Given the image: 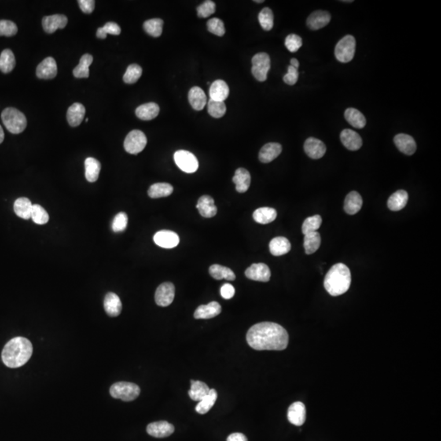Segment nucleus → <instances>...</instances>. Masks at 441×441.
I'll list each match as a JSON object with an SVG mask.
<instances>
[{"label":"nucleus","instance_id":"11","mask_svg":"<svg viewBox=\"0 0 441 441\" xmlns=\"http://www.w3.org/2000/svg\"><path fill=\"white\" fill-rule=\"evenodd\" d=\"M245 276L249 280L268 282L270 279V268L264 263H255L245 270Z\"/></svg>","mask_w":441,"mask_h":441},{"label":"nucleus","instance_id":"42","mask_svg":"<svg viewBox=\"0 0 441 441\" xmlns=\"http://www.w3.org/2000/svg\"><path fill=\"white\" fill-rule=\"evenodd\" d=\"M321 244V235L318 232H310L308 234L305 235L304 248L306 254L310 255L317 252Z\"/></svg>","mask_w":441,"mask_h":441},{"label":"nucleus","instance_id":"34","mask_svg":"<svg viewBox=\"0 0 441 441\" xmlns=\"http://www.w3.org/2000/svg\"><path fill=\"white\" fill-rule=\"evenodd\" d=\"M85 177L89 182H95L98 179L99 174L101 171V163L94 158L89 157L86 159L85 163Z\"/></svg>","mask_w":441,"mask_h":441},{"label":"nucleus","instance_id":"38","mask_svg":"<svg viewBox=\"0 0 441 441\" xmlns=\"http://www.w3.org/2000/svg\"><path fill=\"white\" fill-rule=\"evenodd\" d=\"M209 274L215 280H226L233 281L236 280V275L233 270L230 268L226 266H220V265H212L209 268Z\"/></svg>","mask_w":441,"mask_h":441},{"label":"nucleus","instance_id":"26","mask_svg":"<svg viewBox=\"0 0 441 441\" xmlns=\"http://www.w3.org/2000/svg\"><path fill=\"white\" fill-rule=\"evenodd\" d=\"M270 252L272 255L279 257L288 254L291 250V244L289 240L285 237H276L272 239L269 244Z\"/></svg>","mask_w":441,"mask_h":441},{"label":"nucleus","instance_id":"20","mask_svg":"<svg viewBox=\"0 0 441 441\" xmlns=\"http://www.w3.org/2000/svg\"><path fill=\"white\" fill-rule=\"evenodd\" d=\"M331 15L325 11H317L309 16L306 25L312 30H320L330 23Z\"/></svg>","mask_w":441,"mask_h":441},{"label":"nucleus","instance_id":"23","mask_svg":"<svg viewBox=\"0 0 441 441\" xmlns=\"http://www.w3.org/2000/svg\"><path fill=\"white\" fill-rule=\"evenodd\" d=\"M104 308L106 312L111 317L119 316L122 310V302L117 294L108 292L104 300Z\"/></svg>","mask_w":441,"mask_h":441},{"label":"nucleus","instance_id":"6","mask_svg":"<svg viewBox=\"0 0 441 441\" xmlns=\"http://www.w3.org/2000/svg\"><path fill=\"white\" fill-rule=\"evenodd\" d=\"M355 38L352 35L343 37L335 47V57L342 63L350 62L354 58L355 52Z\"/></svg>","mask_w":441,"mask_h":441},{"label":"nucleus","instance_id":"59","mask_svg":"<svg viewBox=\"0 0 441 441\" xmlns=\"http://www.w3.org/2000/svg\"><path fill=\"white\" fill-rule=\"evenodd\" d=\"M226 441H248V439L244 434L237 432V433H233L229 435Z\"/></svg>","mask_w":441,"mask_h":441},{"label":"nucleus","instance_id":"39","mask_svg":"<svg viewBox=\"0 0 441 441\" xmlns=\"http://www.w3.org/2000/svg\"><path fill=\"white\" fill-rule=\"evenodd\" d=\"M93 57L92 55L85 54L79 60V64L74 69L73 74L75 78L82 79V78H89V67L93 63Z\"/></svg>","mask_w":441,"mask_h":441},{"label":"nucleus","instance_id":"10","mask_svg":"<svg viewBox=\"0 0 441 441\" xmlns=\"http://www.w3.org/2000/svg\"><path fill=\"white\" fill-rule=\"evenodd\" d=\"M174 297L175 287L174 284L170 282L163 283L156 289L155 294V302L158 306L165 307L174 302Z\"/></svg>","mask_w":441,"mask_h":441},{"label":"nucleus","instance_id":"29","mask_svg":"<svg viewBox=\"0 0 441 441\" xmlns=\"http://www.w3.org/2000/svg\"><path fill=\"white\" fill-rule=\"evenodd\" d=\"M188 99L192 108L196 111H202L207 104L205 93L199 87H193L190 90Z\"/></svg>","mask_w":441,"mask_h":441},{"label":"nucleus","instance_id":"45","mask_svg":"<svg viewBox=\"0 0 441 441\" xmlns=\"http://www.w3.org/2000/svg\"><path fill=\"white\" fill-rule=\"evenodd\" d=\"M226 107L224 101H214L209 99L207 101V112L214 118H222L226 114Z\"/></svg>","mask_w":441,"mask_h":441},{"label":"nucleus","instance_id":"58","mask_svg":"<svg viewBox=\"0 0 441 441\" xmlns=\"http://www.w3.org/2000/svg\"><path fill=\"white\" fill-rule=\"evenodd\" d=\"M81 10L83 11L85 13H92L94 10L95 1L93 0H79L78 1Z\"/></svg>","mask_w":441,"mask_h":441},{"label":"nucleus","instance_id":"16","mask_svg":"<svg viewBox=\"0 0 441 441\" xmlns=\"http://www.w3.org/2000/svg\"><path fill=\"white\" fill-rule=\"evenodd\" d=\"M68 19L65 15H52L45 16L42 20L44 30L49 34H53L57 29H64L67 27Z\"/></svg>","mask_w":441,"mask_h":441},{"label":"nucleus","instance_id":"5","mask_svg":"<svg viewBox=\"0 0 441 441\" xmlns=\"http://www.w3.org/2000/svg\"><path fill=\"white\" fill-rule=\"evenodd\" d=\"M111 396L123 401H133L139 396L141 389L135 383L119 382L110 388Z\"/></svg>","mask_w":441,"mask_h":441},{"label":"nucleus","instance_id":"24","mask_svg":"<svg viewBox=\"0 0 441 441\" xmlns=\"http://www.w3.org/2000/svg\"><path fill=\"white\" fill-rule=\"evenodd\" d=\"M282 152V146L280 143L270 142L262 147L259 152V160L262 163H267L273 161Z\"/></svg>","mask_w":441,"mask_h":441},{"label":"nucleus","instance_id":"54","mask_svg":"<svg viewBox=\"0 0 441 441\" xmlns=\"http://www.w3.org/2000/svg\"><path fill=\"white\" fill-rule=\"evenodd\" d=\"M285 46L291 53H296L302 46V39L297 34H289L285 38Z\"/></svg>","mask_w":441,"mask_h":441},{"label":"nucleus","instance_id":"61","mask_svg":"<svg viewBox=\"0 0 441 441\" xmlns=\"http://www.w3.org/2000/svg\"><path fill=\"white\" fill-rule=\"evenodd\" d=\"M290 64V66H292L294 68L298 69L299 67V61L296 58L291 59Z\"/></svg>","mask_w":441,"mask_h":441},{"label":"nucleus","instance_id":"18","mask_svg":"<svg viewBox=\"0 0 441 441\" xmlns=\"http://www.w3.org/2000/svg\"><path fill=\"white\" fill-rule=\"evenodd\" d=\"M306 407L302 402H295L288 408V419L292 425L298 427L303 425L306 422Z\"/></svg>","mask_w":441,"mask_h":441},{"label":"nucleus","instance_id":"57","mask_svg":"<svg viewBox=\"0 0 441 441\" xmlns=\"http://www.w3.org/2000/svg\"><path fill=\"white\" fill-rule=\"evenodd\" d=\"M102 30L107 34H112V35H119L121 33V29L119 25L115 23H107L102 27Z\"/></svg>","mask_w":441,"mask_h":441},{"label":"nucleus","instance_id":"14","mask_svg":"<svg viewBox=\"0 0 441 441\" xmlns=\"http://www.w3.org/2000/svg\"><path fill=\"white\" fill-rule=\"evenodd\" d=\"M304 150L306 155L313 159H319L324 156L326 152V146L321 140L309 137L305 141Z\"/></svg>","mask_w":441,"mask_h":441},{"label":"nucleus","instance_id":"12","mask_svg":"<svg viewBox=\"0 0 441 441\" xmlns=\"http://www.w3.org/2000/svg\"><path fill=\"white\" fill-rule=\"evenodd\" d=\"M154 242L164 248H175L180 242L179 236L171 230H160L154 236Z\"/></svg>","mask_w":441,"mask_h":441},{"label":"nucleus","instance_id":"52","mask_svg":"<svg viewBox=\"0 0 441 441\" xmlns=\"http://www.w3.org/2000/svg\"><path fill=\"white\" fill-rule=\"evenodd\" d=\"M128 222H129V218L127 214L125 213H119L114 218L112 222V230L116 233L123 232L127 228Z\"/></svg>","mask_w":441,"mask_h":441},{"label":"nucleus","instance_id":"13","mask_svg":"<svg viewBox=\"0 0 441 441\" xmlns=\"http://www.w3.org/2000/svg\"><path fill=\"white\" fill-rule=\"evenodd\" d=\"M147 433L155 438H164L174 432V427L166 421L150 423L146 427Z\"/></svg>","mask_w":441,"mask_h":441},{"label":"nucleus","instance_id":"40","mask_svg":"<svg viewBox=\"0 0 441 441\" xmlns=\"http://www.w3.org/2000/svg\"><path fill=\"white\" fill-rule=\"evenodd\" d=\"M218 398V392L214 389H210L209 393L204 396L199 404L196 405V410L200 414H205L214 407V404Z\"/></svg>","mask_w":441,"mask_h":441},{"label":"nucleus","instance_id":"56","mask_svg":"<svg viewBox=\"0 0 441 441\" xmlns=\"http://www.w3.org/2000/svg\"><path fill=\"white\" fill-rule=\"evenodd\" d=\"M221 295L224 299H230L235 296L236 293V289H235L233 285L230 284H224L221 288Z\"/></svg>","mask_w":441,"mask_h":441},{"label":"nucleus","instance_id":"33","mask_svg":"<svg viewBox=\"0 0 441 441\" xmlns=\"http://www.w3.org/2000/svg\"><path fill=\"white\" fill-rule=\"evenodd\" d=\"M253 217L255 222L265 225L274 222L277 217V212L273 207H260L254 211Z\"/></svg>","mask_w":441,"mask_h":441},{"label":"nucleus","instance_id":"60","mask_svg":"<svg viewBox=\"0 0 441 441\" xmlns=\"http://www.w3.org/2000/svg\"><path fill=\"white\" fill-rule=\"evenodd\" d=\"M107 34H106L104 31H103L102 27H100L98 28L97 31V37L99 38H101V39H104V38H107Z\"/></svg>","mask_w":441,"mask_h":441},{"label":"nucleus","instance_id":"7","mask_svg":"<svg viewBox=\"0 0 441 441\" xmlns=\"http://www.w3.org/2000/svg\"><path fill=\"white\" fill-rule=\"evenodd\" d=\"M252 74L259 82H264L267 79L268 72L270 69V58L267 53H259L252 58Z\"/></svg>","mask_w":441,"mask_h":441},{"label":"nucleus","instance_id":"31","mask_svg":"<svg viewBox=\"0 0 441 441\" xmlns=\"http://www.w3.org/2000/svg\"><path fill=\"white\" fill-rule=\"evenodd\" d=\"M362 205V197L358 192H350L345 199L344 210L350 215L356 214L361 209Z\"/></svg>","mask_w":441,"mask_h":441},{"label":"nucleus","instance_id":"48","mask_svg":"<svg viewBox=\"0 0 441 441\" xmlns=\"http://www.w3.org/2000/svg\"><path fill=\"white\" fill-rule=\"evenodd\" d=\"M142 75V69L137 64H132L127 68V71L123 75V81L125 83H135L141 78Z\"/></svg>","mask_w":441,"mask_h":441},{"label":"nucleus","instance_id":"50","mask_svg":"<svg viewBox=\"0 0 441 441\" xmlns=\"http://www.w3.org/2000/svg\"><path fill=\"white\" fill-rule=\"evenodd\" d=\"M207 27L209 32L215 34V35H218V36H223L226 33V29H225L223 22L220 20L219 18L214 17V18L210 19L207 23Z\"/></svg>","mask_w":441,"mask_h":441},{"label":"nucleus","instance_id":"19","mask_svg":"<svg viewBox=\"0 0 441 441\" xmlns=\"http://www.w3.org/2000/svg\"><path fill=\"white\" fill-rule=\"evenodd\" d=\"M341 141L347 149L358 151L362 146L363 141L361 136L351 129H344L340 135Z\"/></svg>","mask_w":441,"mask_h":441},{"label":"nucleus","instance_id":"44","mask_svg":"<svg viewBox=\"0 0 441 441\" xmlns=\"http://www.w3.org/2000/svg\"><path fill=\"white\" fill-rule=\"evenodd\" d=\"M163 20L162 19H150L144 23L143 28L145 32L151 36L157 38L160 36L163 32Z\"/></svg>","mask_w":441,"mask_h":441},{"label":"nucleus","instance_id":"21","mask_svg":"<svg viewBox=\"0 0 441 441\" xmlns=\"http://www.w3.org/2000/svg\"><path fill=\"white\" fill-rule=\"evenodd\" d=\"M222 311V306L217 302H211L207 305H201L194 313V317L197 320H207L214 318Z\"/></svg>","mask_w":441,"mask_h":441},{"label":"nucleus","instance_id":"43","mask_svg":"<svg viewBox=\"0 0 441 441\" xmlns=\"http://www.w3.org/2000/svg\"><path fill=\"white\" fill-rule=\"evenodd\" d=\"M16 66V59L14 54L10 49H5L0 55V71L4 74H8L14 69Z\"/></svg>","mask_w":441,"mask_h":441},{"label":"nucleus","instance_id":"8","mask_svg":"<svg viewBox=\"0 0 441 441\" xmlns=\"http://www.w3.org/2000/svg\"><path fill=\"white\" fill-rule=\"evenodd\" d=\"M146 144L147 138L144 133L136 129L128 134L123 146L128 153L137 155L145 149Z\"/></svg>","mask_w":441,"mask_h":441},{"label":"nucleus","instance_id":"15","mask_svg":"<svg viewBox=\"0 0 441 441\" xmlns=\"http://www.w3.org/2000/svg\"><path fill=\"white\" fill-rule=\"evenodd\" d=\"M57 75V62L53 57H47L37 67L36 75L39 79H53Z\"/></svg>","mask_w":441,"mask_h":441},{"label":"nucleus","instance_id":"63","mask_svg":"<svg viewBox=\"0 0 441 441\" xmlns=\"http://www.w3.org/2000/svg\"><path fill=\"white\" fill-rule=\"evenodd\" d=\"M254 2H255V3H263V2H264V1H263V0H258H258H255V1H254Z\"/></svg>","mask_w":441,"mask_h":441},{"label":"nucleus","instance_id":"46","mask_svg":"<svg viewBox=\"0 0 441 441\" xmlns=\"http://www.w3.org/2000/svg\"><path fill=\"white\" fill-rule=\"evenodd\" d=\"M258 20L263 30L269 31L274 27V15L271 9L265 8L258 15Z\"/></svg>","mask_w":441,"mask_h":441},{"label":"nucleus","instance_id":"22","mask_svg":"<svg viewBox=\"0 0 441 441\" xmlns=\"http://www.w3.org/2000/svg\"><path fill=\"white\" fill-rule=\"evenodd\" d=\"M196 207L200 215L206 218H211L217 214L218 208L214 204V200L211 196H203L198 200Z\"/></svg>","mask_w":441,"mask_h":441},{"label":"nucleus","instance_id":"4","mask_svg":"<svg viewBox=\"0 0 441 441\" xmlns=\"http://www.w3.org/2000/svg\"><path fill=\"white\" fill-rule=\"evenodd\" d=\"M3 123L8 131L13 134L23 133L27 128V120L24 114L18 110L8 107L4 110L1 115Z\"/></svg>","mask_w":441,"mask_h":441},{"label":"nucleus","instance_id":"37","mask_svg":"<svg viewBox=\"0 0 441 441\" xmlns=\"http://www.w3.org/2000/svg\"><path fill=\"white\" fill-rule=\"evenodd\" d=\"M345 119L351 126L356 129H363L366 125V119L361 111L354 108H348L345 111Z\"/></svg>","mask_w":441,"mask_h":441},{"label":"nucleus","instance_id":"30","mask_svg":"<svg viewBox=\"0 0 441 441\" xmlns=\"http://www.w3.org/2000/svg\"><path fill=\"white\" fill-rule=\"evenodd\" d=\"M408 200H409V195L407 192L404 190H400L390 196L387 201V207L391 211H400L406 206Z\"/></svg>","mask_w":441,"mask_h":441},{"label":"nucleus","instance_id":"47","mask_svg":"<svg viewBox=\"0 0 441 441\" xmlns=\"http://www.w3.org/2000/svg\"><path fill=\"white\" fill-rule=\"evenodd\" d=\"M322 224V218L320 215H314L309 217L305 220L302 224V230L303 234L306 235L310 232H317L321 227Z\"/></svg>","mask_w":441,"mask_h":441},{"label":"nucleus","instance_id":"27","mask_svg":"<svg viewBox=\"0 0 441 441\" xmlns=\"http://www.w3.org/2000/svg\"><path fill=\"white\" fill-rule=\"evenodd\" d=\"M85 107L81 103H75L67 111V120L71 127L79 126L85 115Z\"/></svg>","mask_w":441,"mask_h":441},{"label":"nucleus","instance_id":"62","mask_svg":"<svg viewBox=\"0 0 441 441\" xmlns=\"http://www.w3.org/2000/svg\"><path fill=\"white\" fill-rule=\"evenodd\" d=\"M4 140V130H3V128L1 127V125H0V144L2 143L3 141Z\"/></svg>","mask_w":441,"mask_h":441},{"label":"nucleus","instance_id":"28","mask_svg":"<svg viewBox=\"0 0 441 441\" xmlns=\"http://www.w3.org/2000/svg\"><path fill=\"white\" fill-rule=\"evenodd\" d=\"M233 182L236 184V191L239 193H244L247 192L251 183V176L249 172L243 167L238 169L233 177Z\"/></svg>","mask_w":441,"mask_h":441},{"label":"nucleus","instance_id":"41","mask_svg":"<svg viewBox=\"0 0 441 441\" xmlns=\"http://www.w3.org/2000/svg\"><path fill=\"white\" fill-rule=\"evenodd\" d=\"M174 192L173 185L164 182L155 183L151 185L148 191V195L152 199H158V198L167 197L170 196Z\"/></svg>","mask_w":441,"mask_h":441},{"label":"nucleus","instance_id":"1","mask_svg":"<svg viewBox=\"0 0 441 441\" xmlns=\"http://www.w3.org/2000/svg\"><path fill=\"white\" fill-rule=\"evenodd\" d=\"M246 339L250 347L258 351H283L288 344L286 329L272 322L254 324L247 332Z\"/></svg>","mask_w":441,"mask_h":441},{"label":"nucleus","instance_id":"25","mask_svg":"<svg viewBox=\"0 0 441 441\" xmlns=\"http://www.w3.org/2000/svg\"><path fill=\"white\" fill-rule=\"evenodd\" d=\"M229 87L225 81H214L209 89L210 99L214 101H224L229 96Z\"/></svg>","mask_w":441,"mask_h":441},{"label":"nucleus","instance_id":"3","mask_svg":"<svg viewBox=\"0 0 441 441\" xmlns=\"http://www.w3.org/2000/svg\"><path fill=\"white\" fill-rule=\"evenodd\" d=\"M351 284V270L343 263L333 265L325 276L324 282L327 292L333 297L347 292Z\"/></svg>","mask_w":441,"mask_h":441},{"label":"nucleus","instance_id":"32","mask_svg":"<svg viewBox=\"0 0 441 441\" xmlns=\"http://www.w3.org/2000/svg\"><path fill=\"white\" fill-rule=\"evenodd\" d=\"M159 113V107L155 102L145 103L136 110V115L141 120H151L157 117Z\"/></svg>","mask_w":441,"mask_h":441},{"label":"nucleus","instance_id":"53","mask_svg":"<svg viewBox=\"0 0 441 441\" xmlns=\"http://www.w3.org/2000/svg\"><path fill=\"white\" fill-rule=\"evenodd\" d=\"M216 11L215 3L211 0H207L205 2L200 4L197 8V14L199 17L206 18L207 16L214 14Z\"/></svg>","mask_w":441,"mask_h":441},{"label":"nucleus","instance_id":"55","mask_svg":"<svg viewBox=\"0 0 441 441\" xmlns=\"http://www.w3.org/2000/svg\"><path fill=\"white\" fill-rule=\"evenodd\" d=\"M298 76L299 73L298 69L289 66L288 67V73L284 76V83L288 85H294L298 82Z\"/></svg>","mask_w":441,"mask_h":441},{"label":"nucleus","instance_id":"2","mask_svg":"<svg viewBox=\"0 0 441 441\" xmlns=\"http://www.w3.org/2000/svg\"><path fill=\"white\" fill-rule=\"evenodd\" d=\"M33 346L23 337L11 339L3 349L2 360L6 366L15 369L27 364L32 355Z\"/></svg>","mask_w":441,"mask_h":441},{"label":"nucleus","instance_id":"9","mask_svg":"<svg viewBox=\"0 0 441 441\" xmlns=\"http://www.w3.org/2000/svg\"><path fill=\"white\" fill-rule=\"evenodd\" d=\"M174 161L177 167L186 174H193L199 167L197 158L187 151L181 150L175 152Z\"/></svg>","mask_w":441,"mask_h":441},{"label":"nucleus","instance_id":"36","mask_svg":"<svg viewBox=\"0 0 441 441\" xmlns=\"http://www.w3.org/2000/svg\"><path fill=\"white\" fill-rule=\"evenodd\" d=\"M192 387L188 391L191 399L195 401H200L209 393L210 388L207 385L201 381L192 380Z\"/></svg>","mask_w":441,"mask_h":441},{"label":"nucleus","instance_id":"35","mask_svg":"<svg viewBox=\"0 0 441 441\" xmlns=\"http://www.w3.org/2000/svg\"><path fill=\"white\" fill-rule=\"evenodd\" d=\"M33 204L27 198H19L14 203V212L19 218L25 220L31 218Z\"/></svg>","mask_w":441,"mask_h":441},{"label":"nucleus","instance_id":"49","mask_svg":"<svg viewBox=\"0 0 441 441\" xmlns=\"http://www.w3.org/2000/svg\"><path fill=\"white\" fill-rule=\"evenodd\" d=\"M31 219L38 225H45L49 222V216L46 210L38 204H34L31 211Z\"/></svg>","mask_w":441,"mask_h":441},{"label":"nucleus","instance_id":"51","mask_svg":"<svg viewBox=\"0 0 441 441\" xmlns=\"http://www.w3.org/2000/svg\"><path fill=\"white\" fill-rule=\"evenodd\" d=\"M17 27L11 20H0V36H13L17 33Z\"/></svg>","mask_w":441,"mask_h":441},{"label":"nucleus","instance_id":"17","mask_svg":"<svg viewBox=\"0 0 441 441\" xmlns=\"http://www.w3.org/2000/svg\"><path fill=\"white\" fill-rule=\"evenodd\" d=\"M394 142L401 152L407 155H412L417 150V144L411 136L404 133L397 134L394 137Z\"/></svg>","mask_w":441,"mask_h":441}]
</instances>
